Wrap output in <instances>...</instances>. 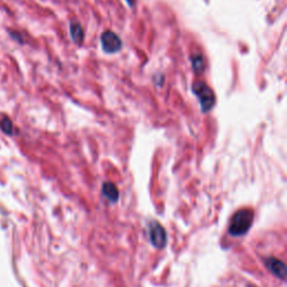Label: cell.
<instances>
[{
	"mask_svg": "<svg viewBox=\"0 0 287 287\" xmlns=\"http://www.w3.org/2000/svg\"><path fill=\"white\" fill-rule=\"evenodd\" d=\"M266 263V266L268 267L271 273H273L275 276H277L278 278L284 279L286 276V267L285 264L282 262V260L276 259V258H268L265 260Z\"/></svg>",
	"mask_w": 287,
	"mask_h": 287,
	"instance_id": "5",
	"label": "cell"
},
{
	"mask_svg": "<svg viewBox=\"0 0 287 287\" xmlns=\"http://www.w3.org/2000/svg\"><path fill=\"white\" fill-rule=\"evenodd\" d=\"M70 32H71V37L74 42L80 44L84 38V33L83 29H82L79 24H71L70 26Z\"/></svg>",
	"mask_w": 287,
	"mask_h": 287,
	"instance_id": "7",
	"label": "cell"
},
{
	"mask_svg": "<svg viewBox=\"0 0 287 287\" xmlns=\"http://www.w3.org/2000/svg\"><path fill=\"white\" fill-rule=\"evenodd\" d=\"M103 195L107 197L108 200L111 201V202H115L118 200V190L115 188V184L113 183H104L103 189H102Z\"/></svg>",
	"mask_w": 287,
	"mask_h": 287,
	"instance_id": "6",
	"label": "cell"
},
{
	"mask_svg": "<svg viewBox=\"0 0 287 287\" xmlns=\"http://www.w3.org/2000/svg\"><path fill=\"white\" fill-rule=\"evenodd\" d=\"M0 129L7 135H13L14 133V126L12 120L8 117H3L0 121Z\"/></svg>",
	"mask_w": 287,
	"mask_h": 287,
	"instance_id": "8",
	"label": "cell"
},
{
	"mask_svg": "<svg viewBox=\"0 0 287 287\" xmlns=\"http://www.w3.org/2000/svg\"><path fill=\"white\" fill-rule=\"evenodd\" d=\"M192 90L197 98H199L201 109H202L203 113H209V111L212 110V108L214 107L215 103V96L213 91L204 82H196L193 85Z\"/></svg>",
	"mask_w": 287,
	"mask_h": 287,
	"instance_id": "2",
	"label": "cell"
},
{
	"mask_svg": "<svg viewBox=\"0 0 287 287\" xmlns=\"http://www.w3.org/2000/svg\"><path fill=\"white\" fill-rule=\"evenodd\" d=\"M150 238L152 244L157 248L164 247L166 242V232L165 229L159 225L158 222H152L150 226Z\"/></svg>",
	"mask_w": 287,
	"mask_h": 287,
	"instance_id": "4",
	"label": "cell"
},
{
	"mask_svg": "<svg viewBox=\"0 0 287 287\" xmlns=\"http://www.w3.org/2000/svg\"><path fill=\"white\" fill-rule=\"evenodd\" d=\"M193 68H194L195 71L197 72H201V71L204 70V59L202 57V55H195L193 57Z\"/></svg>",
	"mask_w": 287,
	"mask_h": 287,
	"instance_id": "9",
	"label": "cell"
},
{
	"mask_svg": "<svg viewBox=\"0 0 287 287\" xmlns=\"http://www.w3.org/2000/svg\"><path fill=\"white\" fill-rule=\"evenodd\" d=\"M253 219V213L249 209H244V210H239L233 214L232 219H231L230 227H229V232L234 237H239L242 234L247 232L249 228L251 227Z\"/></svg>",
	"mask_w": 287,
	"mask_h": 287,
	"instance_id": "1",
	"label": "cell"
},
{
	"mask_svg": "<svg viewBox=\"0 0 287 287\" xmlns=\"http://www.w3.org/2000/svg\"><path fill=\"white\" fill-rule=\"evenodd\" d=\"M127 1L130 3V6H133V0H127Z\"/></svg>",
	"mask_w": 287,
	"mask_h": 287,
	"instance_id": "10",
	"label": "cell"
},
{
	"mask_svg": "<svg viewBox=\"0 0 287 287\" xmlns=\"http://www.w3.org/2000/svg\"><path fill=\"white\" fill-rule=\"evenodd\" d=\"M101 45L107 53H117L121 50L122 43L115 33L104 32L101 36Z\"/></svg>",
	"mask_w": 287,
	"mask_h": 287,
	"instance_id": "3",
	"label": "cell"
}]
</instances>
